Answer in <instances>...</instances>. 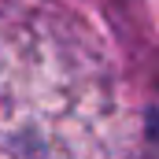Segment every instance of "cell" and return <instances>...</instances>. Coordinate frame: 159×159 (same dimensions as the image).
I'll use <instances>...</instances> for the list:
<instances>
[{
  "label": "cell",
  "mask_w": 159,
  "mask_h": 159,
  "mask_svg": "<svg viewBox=\"0 0 159 159\" xmlns=\"http://www.w3.org/2000/svg\"><path fill=\"white\" fill-rule=\"evenodd\" d=\"M0 159H144L104 52L37 0H0Z\"/></svg>",
  "instance_id": "cell-1"
}]
</instances>
